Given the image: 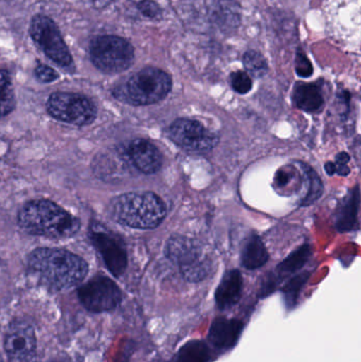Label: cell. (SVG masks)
Segmentation results:
<instances>
[{"mask_svg": "<svg viewBox=\"0 0 361 362\" xmlns=\"http://www.w3.org/2000/svg\"><path fill=\"white\" fill-rule=\"evenodd\" d=\"M29 274L53 291H65L80 284L88 274L86 262L63 249L38 248L28 257Z\"/></svg>", "mask_w": 361, "mask_h": 362, "instance_id": "1", "label": "cell"}, {"mask_svg": "<svg viewBox=\"0 0 361 362\" xmlns=\"http://www.w3.org/2000/svg\"><path fill=\"white\" fill-rule=\"evenodd\" d=\"M17 219L21 229L45 238H71L80 230L78 218L48 199L27 202L19 211Z\"/></svg>", "mask_w": 361, "mask_h": 362, "instance_id": "2", "label": "cell"}, {"mask_svg": "<svg viewBox=\"0 0 361 362\" xmlns=\"http://www.w3.org/2000/svg\"><path fill=\"white\" fill-rule=\"evenodd\" d=\"M112 218L134 229H154L167 216L165 202L152 192H131L110 202Z\"/></svg>", "mask_w": 361, "mask_h": 362, "instance_id": "3", "label": "cell"}, {"mask_svg": "<svg viewBox=\"0 0 361 362\" xmlns=\"http://www.w3.org/2000/svg\"><path fill=\"white\" fill-rule=\"evenodd\" d=\"M172 89L169 74L156 67H146L114 89L117 99L131 105H150L162 101Z\"/></svg>", "mask_w": 361, "mask_h": 362, "instance_id": "4", "label": "cell"}, {"mask_svg": "<svg viewBox=\"0 0 361 362\" xmlns=\"http://www.w3.org/2000/svg\"><path fill=\"white\" fill-rule=\"evenodd\" d=\"M93 65L105 74H120L133 65L134 47L124 38L114 35L97 36L90 45Z\"/></svg>", "mask_w": 361, "mask_h": 362, "instance_id": "5", "label": "cell"}, {"mask_svg": "<svg viewBox=\"0 0 361 362\" xmlns=\"http://www.w3.org/2000/svg\"><path fill=\"white\" fill-rule=\"evenodd\" d=\"M167 257L179 266L184 280L197 283L205 280L211 270L209 259L203 255L201 248L190 238L173 236L167 242Z\"/></svg>", "mask_w": 361, "mask_h": 362, "instance_id": "6", "label": "cell"}, {"mask_svg": "<svg viewBox=\"0 0 361 362\" xmlns=\"http://www.w3.org/2000/svg\"><path fill=\"white\" fill-rule=\"evenodd\" d=\"M49 114L61 122L85 127L97 118V108L84 95L73 93H55L47 102Z\"/></svg>", "mask_w": 361, "mask_h": 362, "instance_id": "7", "label": "cell"}, {"mask_svg": "<svg viewBox=\"0 0 361 362\" xmlns=\"http://www.w3.org/2000/svg\"><path fill=\"white\" fill-rule=\"evenodd\" d=\"M30 35L38 48L57 65L61 67L72 65L69 49L52 19L45 15L34 16L30 25Z\"/></svg>", "mask_w": 361, "mask_h": 362, "instance_id": "8", "label": "cell"}, {"mask_svg": "<svg viewBox=\"0 0 361 362\" xmlns=\"http://www.w3.org/2000/svg\"><path fill=\"white\" fill-rule=\"evenodd\" d=\"M170 139L190 153H207L218 144V136L192 119L176 120L167 131Z\"/></svg>", "mask_w": 361, "mask_h": 362, "instance_id": "9", "label": "cell"}, {"mask_svg": "<svg viewBox=\"0 0 361 362\" xmlns=\"http://www.w3.org/2000/svg\"><path fill=\"white\" fill-rule=\"evenodd\" d=\"M78 299L89 312L106 313L118 308L122 293L118 285L106 276H99L78 289Z\"/></svg>", "mask_w": 361, "mask_h": 362, "instance_id": "10", "label": "cell"}, {"mask_svg": "<svg viewBox=\"0 0 361 362\" xmlns=\"http://www.w3.org/2000/svg\"><path fill=\"white\" fill-rule=\"evenodd\" d=\"M91 242L103 257L104 263L114 276L124 274L127 267V253L122 240L100 225L91 226Z\"/></svg>", "mask_w": 361, "mask_h": 362, "instance_id": "11", "label": "cell"}, {"mask_svg": "<svg viewBox=\"0 0 361 362\" xmlns=\"http://www.w3.org/2000/svg\"><path fill=\"white\" fill-rule=\"evenodd\" d=\"M4 346L8 362L35 361L36 336L33 327L23 321L11 323L4 335Z\"/></svg>", "mask_w": 361, "mask_h": 362, "instance_id": "12", "label": "cell"}, {"mask_svg": "<svg viewBox=\"0 0 361 362\" xmlns=\"http://www.w3.org/2000/svg\"><path fill=\"white\" fill-rule=\"evenodd\" d=\"M127 156L134 167L143 174H155L163 163L160 151L148 140L136 139L127 148Z\"/></svg>", "mask_w": 361, "mask_h": 362, "instance_id": "13", "label": "cell"}, {"mask_svg": "<svg viewBox=\"0 0 361 362\" xmlns=\"http://www.w3.org/2000/svg\"><path fill=\"white\" fill-rule=\"evenodd\" d=\"M244 332V323L237 319L218 317L210 327L208 338L214 348L228 351L235 348Z\"/></svg>", "mask_w": 361, "mask_h": 362, "instance_id": "14", "label": "cell"}, {"mask_svg": "<svg viewBox=\"0 0 361 362\" xmlns=\"http://www.w3.org/2000/svg\"><path fill=\"white\" fill-rule=\"evenodd\" d=\"M311 255V249L309 246H303L299 248L298 250L295 251L294 253L290 255L288 259H284L277 269L276 274L271 276L264 284L262 285L259 297L265 298L271 295L275 291L279 282H281L282 279L285 278L286 276L295 274V272L300 270L304 266Z\"/></svg>", "mask_w": 361, "mask_h": 362, "instance_id": "15", "label": "cell"}, {"mask_svg": "<svg viewBox=\"0 0 361 362\" xmlns=\"http://www.w3.org/2000/svg\"><path fill=\"white\" fill-rule=\"evenodd\" d=\"M243 293V278L239 270L226 272L215 291L216 306L220 310L237 305Z\"/></svg>", "mask_w": 361, "mask_h": 362, "instance_id": "16", "label": "cell"}, {"mask_svg": "<svg viewBox=\"0 0 361 362\" xmlns=\"http://www.w3.org/2000/svg\"><path fill=\"white\" fill-rule=\"evenodd\" d=\"M295 105L307 112H317L324 105L321 87L318 84H299L292 95Z\"/></svg>", "mask_w": 361, "mask_h": 362, "instance_id": "17", "label": "cell"}, {"mask_svg": "<svg viewBox=\"0 0 361 362\" xmlns=\"http://www.w3.org/2000/svg\"><path fill=\"white\" fill-rule=\"evenodd\" d=\"M268 259V252L261 238L256 235L250 236L242 251V265L246 269H258L264 266Z\"/></svg>", "mask_w": 361, "mask_h": 362, "instance_id": "18", "label": "cell"}, {"mask_svg": "<svg viewBox=\"0 0 361 362\" xmlns=\"http://www.w3.org/2000/svg\"><path fill=\"white\" fill-rule=\"evenodd\" d=\"M358 209H360V189L358 187L348 196L337 217V228L339 231H350L357 225Z\"/></svg>", "mask_w": 361, "mask_h": 362, "instance_id": "19", "label": "cell"}, {"mask_svg": "<svg viewBox=\"0 0 361 362\" xmlns=\"http://www.w3.org/2000/svg\"><path fill=\"white\" fill-rule=\"evenodd\" d=\"M209 348L203 340H191L178 352L177 362H208Z\"/></svg>", "mask_w": 361, "mask_h": 362, "instance_id": "20", "label": "cell"}, {"mask_svg": "<svg viewBox=\"0 0 361 362\" xmlns=\"http://www.w3.org/2000/svg\"><path fill=\"white\" fill-rule=\"evenodd\" d=\"M14 107V88L10 74L6 70H0V118L10 114Z\"/></svg>", "mask_w": 361, "mask_h": 362, "instance_id": "21", "label": "cell"}, {"mask_svg": "<svg viewBox=\"0 0 361 362\" xmlns=\"http://www.w3.org/2000/svg\"><path fill=\"white\" fill-rule=\"evenodd\" d=\"M309 276V272L298 274V276L292 278L282 289L284 304H285L288 310H292V308H296L297 303H298L299 296H300L303 286L307 284Z\"/></svg>", "mask_w": 361, "mask_h": 362, "instance_id": "22", "label": "cell"}, {"mask_svg": "<svg viewBox=\"0 0 361 362\" xmlns=\"http://www.w3.org/2000/svg\"><path fill=\"white\" fill-rule=\"evenodd\" d=\"M243 64L248 74L254 78H262L268 71V64L265 57L256 50H249L244 54Z\"/></svg>", "mask_w": 361, "mask_h": 362, "instance_id": "23", "label": "cell"}, {"mask_svg": "<svg viewBox=\"0 0 361 362\" xmlns=\"http://www.w3.org/2000/svg\"><path fill=\"white\" fill-rule=\"evenodd\" d=\"M301 169L303 170L305 178H307V185H309V189H307V195H305L304 200L302 202L303 206H309V204L315 202L318 198L321 196L322 183L320 180L319 176L316 174L312 168L307 167V165H300Z\"/></svg>", "mask_w": 361, "mask_h": 362, "instance_id": "24", "label": "cell"}, {"mask_svg": "<svg viewBox=\"0 0 361 362\" xmlns=\"http://www.w3.org/2000/svg\"><path fill=\"white\" fill-rule=\"evenodd\" d=\"M231 86L237 93L245 95L252 88V80L245 71L233 72L230 76Z\"/></svg>", "mask_w": 361, "mask_h": 362, "instance_id": "25", "label": "cell"}, {"mask_svg": "<svg viewBox=\"0 0 361 362\" xmlns=\"http://www.w3.org/2000/svg\"><path fill=\"white\" fill-rule=\"evenodd\" d=\"M350 157L349 155L345 153H341L338 156L336 157V161L334 163H330L326 165V171L328 172L330 175L337 173L339 175H348L350 173V168L348 167L349 163Z\"/></svg>", "mask_w": 361, "mask_h": 362, "instance_id": "26", "label": "cell"}, {"mask_svg": "<svg viewBox=\"0 0 361 362\" xmlns=\"http://www.w3.org/2000/svg\"><path fill=\"white\" fill-rule=\"evenodd\" d=\"M296 72L301 78H309L313 74L314 68L304 51L298 50L296 55Z\"/></svg>", "mask_w": 361, "mask_h": 362, "instance_id": "27", "label": "cell"}, {"mask_svg": "<svg viewBox=\"0 0 361 362\" xmlns=\"http://www.w3.org/2000/svg\"><path fill=\"white\" fill-rule=\"evenodd\" d=\"M138 10L143 16L150 19H158L162 14L160 6L152 0H142L138 4Z\"/></svg>", "mask_w": 361, "mask_h": 362, "instance_id": "28", "label": "cell"}, {"mask_svg": "<svg viewBox=\"0 0 361 362\" xmlns=\"http://www.w3.org/2000/svg\"><path fill=\"white\" fill-rule=\"evenodd\" d=\"M35 76L40 82L51 83L59 78V74L49 66L40 65L36 67Z\"/></svg>", "mask_w": 361, "mask_h": 362, "instance_id": "29", "label": "cell"}, {"mask_svg": "<svg viewBox=\"0 0 361 362\" xmlns=\"http://www.w3.org/2000/svg\"><path fill=\"white\" fill-rule=\"evenodd\" d=\"M0 362H2L1 358H0Z\"/></svg>", "mask_w": 361, "mask_h": 362, "instance_id": "30", "label": "cell"}]
</instances>
